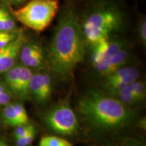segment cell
<instances>
[{
    "label": "cell",
    "mask_w": 146,
    "mask_h": 146,
    "mask_svg": "<svg viewBox=\"0 0 146 146\" xmlns=\"http://www.w3.org/2000/svg\"><path fill=\"white\" fill-rule=\"evenodd\" d=\"M85 43L78 16L66 11L58 21L47 54L49 66L58 78L64 81L72 78L85 58Z\"/></svg>",
    "instance_id": "6da1fadb"
},
{
    "label": "cell",
    "mask_w": 146,
    "mask_h": 146,
    "mask_svg": "<svg viewBox=\"0 0 146 146\" xmlns=\"http://www.w3.org/2000/svg\"><path fill=\"white\" fill-rule=\"evenodd\" d=\"M78 110L87 123L98 130L123 128L136 117L134 111L117 98L98 91L84 94L78 100Z\"/></svg>",
    "instance_id": "7a4b0ae2"
},
{
    "label": "cell",
    "mask_w": 146,
    "mask_h": 146,
    "mask_svg": "<svg viewBox=\"0 0 146 146\" xmlns=\"http://www.w3.org/2000/svg\"><path fill=\"white\" fill-rule=\"evenodd\" d=\"M125 22L120 9L113 5H104L91 10L81 26L85 41L93 46L120 31Z\"/></svg>",
    "instance_id": "3957f363"
},
{
    "label": "cell",
    "mask_w": 146,
    "mask_h": 146,
    "mask_svg": "<svg viewBox=\"0 0 146 146\" xmlns=\"http://www.w3.org/2000/svg\"><path fill=\"white\" fill-rule=\"evenodd\" d=\"M59 9L58 0H31L13 11L16 19L25 27L40 33L50 26Z\"/></svg>",
    "instance_id": "277c9868"
},
{
    "label": "cell",
    "mask_w": 146,
    "mask_h": 146,
    "mask_svg": "<svg viewBox=\"0 0 146 146\" xmlns=\"http://www.w3.org/2000/svg\"><path fill=\"white\" fill-rule=\"evenodd\" d=\"M45 123L51 130L63 135H71L77 132L78 123L75 113L66 102L54 106L46 113Z\"/></svg>",
    "instance_id": "5b68a950"
},
{
    "label": "cell",
    "mask_w": 146,
    "mask_h": 146,
    "mask_svg": "<svg viewBox=\"0 0 146 146\" xmlns=\"http://www.w3.org/2000/svg\"><path fill=\"white\" fill-rule=\"evenodd\" d=\"M19 55L23 65L28 68H41L44 65V51L41 45L35 42L24 44Z\"/></svg>",
    "instance_id": "8992f818"
},
{
    "label": "cell",
    "mask_w": 146,
    "mask_h": 146,
    "mask_svg": "<svg viewBox=\"0 0 146 146\" xmlns=\"http://www.w3.org/2000/svg\"><path fill=\"white\" fill-rule=\"evenodd\" d=\"M25 43V37L23 35L17 36L7 46L4 54L0 58V74H2L15 65L20 52Z\"/></svg>",
    "instance_id": "52a82bcc"
},
{
    "label": "cell",
    "mask_w": 146,
    "mask_h": 146,
    "mask_svg": "<svg viewBox=\"0 0 146 146\" xmlns=\"http://www.w3.org/2000/svg\"><path fill=\"white\" fill-rule=\"evenodd\" d=\"M129 57H130L129 51L124 47L112 57L104 62H102L99 64L95 66L94 67L100 74L107 76L122 67L125 66L129 61Z\"/></svg>",
    "instance_id": "ba28073f"
},
{
    "label": "cell",
    "mask_w": 146,
    "mask_h": 146,
    "mask_svg": "<svg viewBox=\"0 0 146 146\" xmlns=\"http://www.w3.org/2000/svg\"><path fill=\"white\" fill-rule=\"evenodd\" d=\"M139 77V72L137 69L134 68L129 74L120 79L110 82L104 81V89L108 93L110 96H113L118 91L127 86L129 84L138 80Z\"/></svg>",
    "instance_id": "9c48e42d"
},
{
    "label": "cell",
    "mask_w": 146,
    "mask_h": 146,
    "mask_svg": "<svg viewBox=\"0 0 146 146\" xmlns=\"http://www.w3.org/2000/svg\"><path fill=\"white\" fill-rule=\"evenodd\" d=\"M33 73L30 68L21 65V71H20L19 78H18L17 89L15 95L21 99H28L30 98V81Z\"/></svg>",
    "instance_id": "30bf717a"
},
{
    "label": "cell",
    "mask_w": 146,
    "mask_h": 146,
    "mask_svg": "<svg viewBox=\"0 0 146 146\" xmlns=\"http://www.w3.org/2000/svg\"><path fill=\"white\" fill-rule=\"evenodd\" d=\"M1 120L2 123L8 127H16L24 125L18 116L13 104H8L5 106L1 113Z\"/></svg>",
    "instance_id": "8fae6325"
},
{
    "label": "cell",
    "mask_w": 146,
    "mask_h": 146,
    "mask_svg": "<svg viewBox=\"0 0 146 146\" xmlns=\"http://www.w3.org/2000/svg\"><path fill=\"white\" fill-rule=\"evenodd\" d=\"M30 94L36 102L39 103L45 102L43 94L42 87V73L33 74L30 81Z\"/></svg>",
    "instance_id": "7c38bea8"
},
{
    "label": "cell",
    "mask_w": 146,
    "mask_h": 146,
    "mask_svg": "<svg viewBox=\"0 0 146 146\" xmlns=\"http://www.w3.org/2000/svg\"><path fill=\"white\" fill-rule=\"evenodd\" d=\"M21 65H14L5 73V85L11 93L16 94Z\"/></svg>",
    "instance_id": "4fadbf2b"
},
{
    "label": "cell",
    "mask_w": 146,
    "mask_h": 146,
    "mask_svg": "<svg viewBox=\"0 0 146 146\" xmlns=\"http://www.w3.org/2000/svg\"><path fill=\"white\" fill-rule=\"evenodd\" d=\"M39 146H73L72 144L63 138L56 136H45L40 140Z\"/></svg>",
    "instance_id": "5bb4252c"
},
{
    "label": "cell",
    "mask_w": 146,
    "mask_h": 146,
    "mask_svg": "<svg viewBox=\"0 0 146 146\" xmlns=\"http://www.w3.org/2000/svg\"><path fill=\"white\" fill-rule=\"evenodd\" d=\"M42 87H43V94L45 101L50 99L52 91V78L47 73H42Z\"/></svg>",
    "instance_id": "9a60e30c"
},
{
    "label": "cell",
    "mask_w": 146,
    "mask_h": 146,
    "mask_svg": "<svg viewBox=\"0 0 146 146\" xmlns=\"http://www.w3.org/2000/svg\"><path fill=\"white\" fill-rule=\"evenodd\" d=\"M36 136L35 128L21 137L16 139V144L17 146H29L33 141L35 137Z\"/></svg>",
    "instance_id": "2e32d148"
},
{
    "label": "cell",
    "mask_w": 146,
    "mask_h": 146,
    "mask_svg": "<svg viewBox=\"0 0 146 146\" xmlns=\"http://www.w3.org/2000/svg\"><path fill=\"white\" fill-rule=\"evenodd\" d=\"M18 35L15 33L0 31V48L8 45Z\"/></svg>",
    "instance_id": "e0dca14e"
},
{
    "label": "cell",
    "mask_w": 146,
    "mask_h": 146,
    "mask_svg": "<svg viewBox=\"0 0 146 146\" xmlns=\"http://www.w3.org/2000/svg\"><path fill=\"white\" fill-rule=\"evenodd\" d=\"M35 129L33 125H30V124H25V125H22L16 127L15 130L14 132V136L15 139L23 137L27 133L30 132L31 131Z\"/></svg>",
    "instance_id": "ac0fdd59"
},
{
    "label": "cell",
    "mask_w": 146,
    "mask_h": 146,
    "mask_svg": "<svg viewBox=\"0 0 146 146\" xmlns=\"http://www.w3.org/2000/svg\"><path fill=\"white\" fill-rule=\"evenodd\" d=\"M13 105H14V108L16 110L18 116H19L20 119L21 120V121L23 122V123L24 125H25V124H28L29 122V116H28V114H27L26 110L25 108V107H24L21 104H19V103L13 104Z\"/></svg>",
    "instance_id": "d6986e66"
},
{
    "label": "cell",
    "mask_w": 146,
    "mask_h": 146,
    "mask_svg": "<svg viewBox=\"0 0 146 146\" xmlns=\"http://www.w3.org/2000/svg\"><path fill=\"white\" fill-rule=\"evenodd\" d=\"M15 29V23L10 14L5 11L4 16V23H3V31L12 32Z\"/></svg>",
    "instance_id": "ffe728a7"
},
{
    "label": "cell",
    "mask_w": 146,
    "mask_h": 146,
    "mask_svg": "<svg viewBox=\"0 0 146 146\" xmlns=\"http://www.w3.org/2000/svg\"><path fill=\"white\" fill-rule=\"evenodd\" d=\"M139 37L140 41L143 45H146V21L145 20H142L140 22L138 27Z\"/></svg>",
    "instance_id": "44dd1931"
},
{
    "label": "cell",
    "mask_w": 146,
    "mask_h": 146,
    "mask_svg": "<svg viewBox=\"0 0 146 146\" xmlns=\"http://www.w3.org/2000/svg\"><path fill=\"white\" fill-rule=\"evenodd\" d=\"M10 101V91L6 90L0 94V106L8 104Z\"/></svg>",
    "instance_id": "7402d4cb"
},
{
    "label": "cell",
    "mask_w": 146,
    "mask_h": 146,
    "mask_svg": "<svg viewBox=\"0 0 146 146\" xmlns=\"http://www.w3.org/2000/svg\"><path fill=\"white\" fill-rule=\"evenodd\" d=\"M5 10L0 8V31H3V23H4V16Z\"/></svg>",
    "instance_id": "603a6c76"
},
{
    "label": "cell",
    "mask_w": 146,
    "mask_h": 146,
    "mask_svg": "<svg viewBox=\"0 0 146 146\" xmlns=\"http://www.w3.org/2000/svg\"><path fill=\"white\" fill-rule=\"evenodd\" d=\"M125 146H142V145L141 144L137 143V142L130 141V142H128L127 143H126Z\"/></svg>",
    "instance_id": "cb8c5ba5"
},
{
    "label": "cell",
    "mask_w": 146,
    "mask_h": 146,
    "mask_svg": "<svg viewBox=\"0 0 146 146\" xmlns=\"http://www.w3.org/2000/svg\"><path fill=\"white\" fill-rule=\"evenodd\" d=\"M6 90H8V89L7 88L6 85H5V84H3L0 82V94Z\"/></svg>",
    "instance_id": "d4e9b609"
},
{
    "label": "cell",
    "mask_w": 146,
    "mask_h": 146,
    "mask_svg": "<svg viewBox=\"0 0 146 146\" xmlns=\"http://www.w3.org/2000/svg\"><path fill=\"white\" fill-rule=\"evenodd\" d=\"M7 46H8V45H6V46L4 47H1V48H0V58H1V56H2V55L5 53V50H6L7 49Z\"/></svg>",
    "instance_id": "484cf974"
},
{
    "label": "cell",
    "mask_w": 146,
    "mask_h": 146,
    "mask_svg": "<svg viewBox=\"0 0 146 146\" xmlns=\"http://www.w3.org/2000/svg\"><path fill=\"white\" fill-rule=\"evenodd\" d=\"M0 146H9L8 144L3 140H0Z\"/></svg>",
    "instance_id": "4316f807"
},
{
    "label": "cell",
    "mask_w": 146,
    "mask_h": 146,
    "mask_svg": "<svg viewBox=\"0 0 146 146\" xmlns=\"http://www.w3.org/2000/svg\"><path fill=\"white\" fill-rule=\"evenodd\" d=\"M12 1H14V2H15V3H23V1H25V0H12Z\"/></svg>",
    "instance_id": "83f0119b"
}]
</instances>
